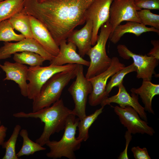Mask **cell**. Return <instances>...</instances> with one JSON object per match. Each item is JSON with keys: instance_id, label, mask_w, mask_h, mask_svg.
I'll list each match as a JSON object with an SVG mask.
<instances>
[{"instance_id": "obj_11", "label": "cell", "mask_w": 159, "mask_h": 159, "mask_svg": "<svg viewBox=\"0 0 159 159\" xmlns=\"http://www.w3.org/2000/svg\"><path fill=\"white\" fill-rule=\"evenodd\" d=\"M113 0H94L86 10V21L92 22V45H94L97 40L98 32L101 26L109 19L110 6Z\"/></svg>"}, {"instance_id": "obj_16", "label": "cell", "mask_w": 159, "mask_h": 159, "mask_svg": "<svg viewBox=\"0 0 159 159\" xmlns=\"http://www.w3.org/2000/svg\"><path fill=\"white\" fill-rule=\"evenodd\" d=\"M58 54L50 61V65L60 66L65 64H80L88 67L90 61L84 59L76 52V46L72 43L66 39L62 40L60 43Z\"/></svg>"}, {"instance_id": "obj_14", "label": "cell", "mask_w": 159, "mask_h": 159, "mask_svg": "<svg viewBox=\"0 0 159 159\" xmlns=\"http://www.w3.org/2000/svg\"><path fill=\"white\" fill-rule=\"evenodd\" d=\"M118 91L115 95L104 99L100 105L104 107L107 105H110L112 103L118 104L120 107L123 108L126 106L132 107L138 112L140 117L147 122V115L144 108L138 102V95L132 93L130 95L121 83L118 86Z\"/></svg>"}, {"instance_id": "obj_28", "label": "cell", "mask_w": 159, "mask_h": 159, "mask_svg": "<svg viewBox=\"0 0 159 159\" xmlns=\"http://www.w3.org/2000/svg\"><path fill=\"white\" fill-rule=\"evenodd\" d=\"M8 19L0 21V41H19L25 38L21 34L16 33Z\"/></svg>"}, {"instance_id": "obj_25", "label": "cell", "mask_w": 159, "mask_h": 159, "mask_svg": "<svg viewBox=\"0 0 159 159\" xmlns=\"http://www.w3.org/2000/svg\"><path fill=\"white\" fill-rule=\"evenodd\" d=\"M13 59L15 62L27 64L30 67L42 66L46 60L45 58L38 54L30 51H25L14 54Z\"/></svg>"}, {"instance_id": "obj_34", "label": "cell", "mask_w": 159, "mask_h": 159, "mask_svg": "<svg viewBox=\"0 0 159 159\" xmlns=\"http://www.w3.org/2000/svg\"><path fill=\"white\" fill-rule=\"evenodd\" d=\"M7 130V127L3 125L0 127V145H2L4 142Z\"/></svg>"}, {"instance_id": "obj_10", "label": "cell", "mask_w": 159, "mask_h": 159, "mask_svg": "<svg viewBox=\"0 0 159 159\" xmlns=\"http://www.w3.org/2000/svg\"><path fill=\"white\" fill-rule=\"evenodd\" d=\"M114 109L121 123L131 134H146L152 136L155 133L153 128L148 125L147 122L142 119L132 107L126 106L122 108L116 106L114 107Z\"/></svg>"}, {"instance_id": "obj_37", "label": "cell", "mask_w": 159, "mask_h": 159, "mask_svg": "<svg viewBox=\"0 0 159 159\" xmlns=\"http://www.w3.org/2000/svg\"></svg>"}, {"instance_id": "obj_23", "label": "cell", "mask_w": 159, "mask_h": 159, "mask_svg": "<svg viewBox=\"0 0 159 159\" xmlns=\"http://www.w3.org/2000/svg\"><path fill=\"white\" fill-rule=\"evenodd\" d=\"M104 107L101 106L92 114L86 116L82 119L80 120L77 127L79 134L77 138L78 140L86 141L89 137V130L92 124L101 114Z\"/></svg>"}, {"instance_id": "obj_31", "label": "cell", "mask_w": 159, "mask_h": 159, "mask_svg": "<svg viewBox=\"0 0 159 159\" xmlns=\"http://www.w3.org/2000/svg\"><path fill=\"white\" fill-rule=\"evenodd\" d=\"M131 150L135 159H151L146 148H140L139 146L133 147Z\"/></svg>"}, {"instance_id": "obj_5", "label": "cell", "mask_w": 159, "mask_h": 159, "mask_svg": "<svg viewBox=\"0 0 159 159\" xmlns=\"http://www.w3.org/2000/svg\"><path fill=\"white\" fill-rule=\"evenodd\" d=\"M111 32L112 26L108 20L101 27L96 44L87 53L90 59L85 75L87 79L102 72L110 66L112 59L107 54L106 45Z\"/></svg>"}, {"instance_id": "obj_7", "label": "cell", "mask_w": 159, "mask_h": 159, "mask_svg": "<svg viewBox=\"0 0 159 159\" xmlns=\"http://www.w3.org/2000/svg\"><path fill=\"white\" fill-rule=\"evenodd\" d=\"M75 80L68 89L73 99L74 107L72 114L77 116L80 120L86 116V109L87 97L91 92V83L84 75L83 65L77 64Z\"/></svg>"}, {"instance_id": "obj_19", "label": "cell", "mask_w": 159, "mask_h": 159, "mask_svg": "<svg viewBox=\"0 0 159 159\" xmlns=\"http://www.w3.org/2000/svg\"><path fill=\"white\" fill-rule=\"evenodd\" d=\"M148 32H154L159 34V30L152 27H148L142 23L128 21L125 24L117 26L111 32L109 39L112 42L116 44L126 33H132L138 37L144 33Z\"/></svg>"}, {"instance_id": "obj_8", "label": "cell", "mask_w": 159, "mask_h": 159, "mask_svg": "<svg viewBox=\"0 0 159 159\" xmlns=\"http://www.w3.org/2000/svg\"><path fill=\"white\" fill-rule=\"evenodd\" d=\"M110 67L105 71L89 79L92 86V90L89 95L88 102L92 106L100 104L107 97L106 93V87L108 80L118 70L125 67L120 62L117 57L112 58Z\"/></svg>"}, {"instance_id": "obj_35", "label": "cell", "mask_w": 159, "mask_h": 159, "mask_svg": "<svg viewBox=\"0 0 159 159\" xmlns=\"http://www.w3.org/2000/svg\"><path fill=\"white\" fill-rule=\"evenodd\" d=\"M37 1L39 3H41L42 2H44V1L48 0H37Z\"/></svg>"}, {"instance_id": "obj_18", "label": "cell", "mask_w": 159, "mask_h": 159, "mask_svg": "<svg viewBox=\"0 0 159 159\" xmlns=\"http://www.w3.org/2000/svg\"><path fill=\"white\" fill-rule=\"evenodd\" d=\"M86 22L83 27L80 30H74L67 39L68 42H72L78 48L79 54L82 57L92 47V22L91 20Z\"/></svg>"}, {"instance_id": "obj_33", "label": "cell", "mask_w": 159, "mask_h": 159, "mask_svg": "<svg viewBox=\"0 0 159 159\" xmlns=\"http://www.w3.org/2000/svg\"><path fill=\"white\" fill-rule=\"evenodd\" d=\"M151 43L153 46V48L147 54V55L153 57L159 60V41L158 40H152Z\"/></svg>"}, {"instance_id": "obj_13", "label": "cell", "mask_w": 159, "mask_h": 159, "mask_svg": "<svg viewBox=\"0 0 159 159\" xmlns=\"http://www.w3.org/2000/svg\"><path fill=\"white\" fill-rule=\"evenodd\" d=\"M4 45L0 47V60L10 57L15 53L30 51L37 53L50 61L55 56L45 50L33 38H25L16 43L4 42Z\"/></svg>"}, {"instance_id": "obj_30", "label": "cell", "mask_w": 159, "mask_h": 159, "mask_svg": "<svg viewBox=\"0 0 159 159\" xmlns=\"http://www.w3.org/2000/svg\"><path fill=\"white\" fill-rule=\"evenodd\" d=\"M137 11L142 9H159V0H134Z\"/></svg>"}, {"instance_id": "obj_1", "label": "cell", "mask_w": 159, "mask_h": 159, "mask_svg": "<svg viewBox=\"0 0 159 159\" xmlns=\"http://www.w3.org/2000/svg\"><path fill=\"white\" fill-rule=\"evenodd\" d=\"M94 0H24V10L41 21L59 46L79 25L86 21L85 12Z\"/></svg>"}, {"instance_id": "obj_26", "label": "cell", "mask_w": 159, "mask_h": 159, "mask_svg": "<svg viewBox=\"0 0 159 159\" xmlns=\"http://www.w3.org/2000/svg\"><path fill=\"white\" fill-rule=\"evenodd\" d=\"M136 71V68L133 63L130 65L125 67L116 72L111 77V79L107 84L106 87V93L107 97L112 89L119 85L123 82L125 76L128 73Z\"/></svg>"}, {"instance_id": "obj_3", "label": "cell", "mask_w": 159, "mask_h": 159, "mask_svg": "<svg viewBox=\"0 0 159 159\" xmlns=\"http://www.w3.org/2000/svg\"><path fill=\"white\" fill-rule=\"evenodd\" d=\"M79 119L72 114L68 117L66 121L64 134L58 141L49 140L45 144L50 150L46 154L49 158L53 159L65 157L69 159H75L74 152L79 150L82 140L75 137Z\"/></svg>"}, {"instance_id": "obj_17", "label": "cell", "mask_w": 159, "mask_h": 159, "mask_svg": "<svg viewBox=\"0 0 159 159\" xmlns=\"http://www.w3.org/2000/svg\"><path fill=\"white\" fill-rule=\"evenodd\" d=\"M0 67L6 73L4 80H11L18 84L21 94L24 97H27V75L28 67L25 65L17 62H5Z\"/></svg>"}, {"instance_id": "obj_24", "label": "cell", "mask_w": 159, "mask_h": 159, "mask_svg": "<svg viewBox=\"0 0 159 159\" xmlns=\"http://www.w3.org/2000/svg\"><path fill=\"white\" fill-rule=\"evenodd\" d=\"M19 134L23 138V142L21 149L16 154L18 157L24 155L28 156L34 154L36 152L46 150L45 148L36 142H34L29 138L26 130H21Z\"/></svg>"}, {"instance_id": "obj_27", "label": "cell", "mask_w": 159, "mask_h": 159, "mask_svg": "<svg viewBox=\"0 0 159 159\" xmlns=\"http://www.w3.org/2000/svg\"><path fill=\"white\" fill-rule=\"evenodd\" d=\"M21 129V126L16 125L14 127L13 132L9 139L4 142L2 145L5 148V154L3 159H19L16 153V145L18 135Z\"/></svg>"}, {"instance_id": "obj_2", "label": "cell", "mask_w": 159, "mask_h": 159, "mask_svg": "<svg viewBox=\"0 0 159 159\" xmlns=\"http://www.w3.org/2000/svg\"><path fill=\"white\" fill-rule=\"evenodd\" d=\"M72 110L66 107L62 99H59L52 106L45 107L34 112H21L14 113L17 118H34L39 119L44 123L43 132L36 142L43 146L49 140L51 135L64 128L69 116Z\"/></svg>"}, {"instance_id": "obj_15", "label": "cell", "mask_w": 159, "mask_h": 159, "mask_svg": "<svg viewBox=\"0 0 159 159\" xmlns=\"http://www.w3.org/2000/svg\"><path fill=\"white\" fill-rule=\"evenodd\" d=\"M29 16L33 38L49 53L55 57L57 55L59 47L49 31L38 19Z\"/></svg>"}, {"instance_id": "obj_20", "label": "cell", "mask_w": 159, "mask_h": 159, "mask_svg": "<svg viewBox=\"0 0 159 159\" xmlns=\"http://www.w3.org/2000/svg\"><path fill=\"white\" fill-rule=\"evenodd\" d=\"M132 93L140 96L144 105V109L150 113L154 114L152 105L154 97L159 95V85L152 83L151 81L143 80L141 85L139 88H132Z\"/></svg>"}, {"instance_id": "obj_32", "label": "cell", "mask_w": 159, "mask_h": 159, "mask_svg": "<svg viewBox=\"0 0 159 159\" xmlns=\"http://www.w3.org/2000/svg\"><path fill=\"white\" fill-rule=\"evenodd\" d=\"M130 132L127 130L125 134V137L126 140L125 147L124 150L121 153L118 157L119 159H128L127 155V149L129 145L132 140V136Z\"/></svg>"}, {"instance_id": "obj_12", "label": "cell", "mask_w": 159, "mask_h": 159, "mask_svg": "<svg viewBox=\"0 0 159 159\" xmlns=\"http://www.w3.org/2000/svg\"><path fill=\"white\" fill-rule=\"evenodd\" d=\"M124 21H135L141 23L134 0H113L110 10L109 22L112 32Z\"/></svg>"}, {"instance_id": "obj_4", "label": "cell", "mask_w": 159, "mask_h": 159, "mask_svg": "<svg viewBox=\"0 0 159 159\" xmlns=\"http://www.w3.org/2000/svg\"><path fill=\"white\" fill-rule=\"evenodd\" d=\"M76 67L55 74L42 86L32 102V112L49 107L59 99L64 88L76 76Z\"/></svg>"}, {"instance_id": "obj_36", "label": "cell", "mask_w": 159, "mask_h": 159, "mask_svg": "<svg viewBox=\"0 0 159 159\" xmlns=\"http://www.w3.org/2000/svg\"><path fill=\"white\" fill-rule=\"evenodd\" d=\"M0 123H1V122H0Z\"/></svg>"}, {"instance_id": "obj_21", "label": "cell", "mask_w": 159, "mask_h": 159, "mask_svg": "<svg viewBox=\"0 0 159 159\" xmlns=\"http://www.w3.org/2000/svg\"><path fill=\"white\" fill-rule=\"evenodd\" d=\"M8 19L14 29L21 33L25 38H33L29 16L24 8Z\"/></svg>"}, {"instance_id": "obj_9", "label": "cell", "mask_w": 159, "mask_h": 159, "mask_svg": "<svg viewBox=\"0 0 159 159\" xmlns=\"http://www.w3.org/2000/svg\"><path fill=\"white\" fill-rule=\"evenodd\" d=\"M119 56L125 59L132 58L136 68V77L143 80L151 81L153 75L155 74V69L158 65L159 60L153 57L137 54L130 50L125 45L117 47Z\"/></svg>"}, {"instance_id": "obj_29", "label": "cell", "mask_w": 159, "mask_h": 159, "mask_svg": "<svg viewBox=\"0 0 159 159\" xmlns=\"http://www.w3.org/2000/svg\"><path fill=\"white\" fill-rule=\"evenodd\" d=\"M141 23L159 30V15L153 14L149 9H142L137 11Z\"/></svg>"}, {"instance_id": "obj_6", "label": "cell", "mask_w": 159, "mask_h": 159, "mask_svg": "<svg viewBox=\"0 0 159 159\" xmlns=\"http://www.w3.org/2000/svg\"><path fill=\"white\" fill-rule=\"evenodd\" d=\"M77 65L69 64L60 66L50 65L46 67H29L27 75V80L29 81L27 84L28 98L33 100L37 97L43 85L55 74L74 69Z\"/></svg>"}, {"instance_id": "obj_22", "label": "cell", "mask_w": 159, "mask_h": 159, "mask_svg": "<svg viewBox=\"0 0 159 159\" xmlns=\"http://www.w3.org/2000/svg\"><path fill=\"white\" fill-rule=\"evenodd\" d=\"M24 0H0V21L8 19L24 8Z\"/></svg>"}]
</instances>
